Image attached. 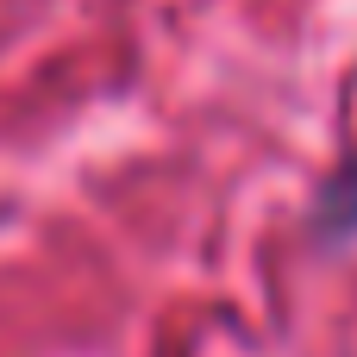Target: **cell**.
Masks as SVG:
<instances>
[{"label": "cell", "mask_w": 357, "mask_h": 357, "mask_svg": "<svg viewBox=\"0 0 357 357\" xmlns=\"http://www.w3.org/2000/svg\"><path fill=\"white\" fill-rule=\"evenodd\" d=\"M307 232H314V245H351L357 238V144L333 163V176L314 188Z\"/></svg>", "instance_id": "obj_1"}]
</instances>
